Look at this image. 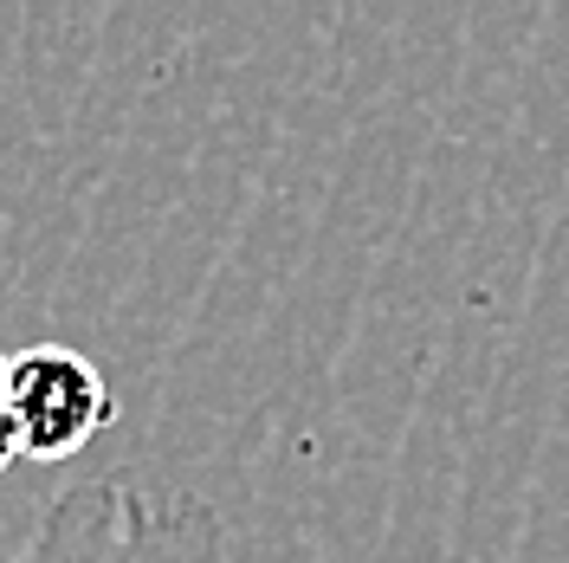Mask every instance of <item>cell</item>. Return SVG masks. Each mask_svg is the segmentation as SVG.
Segmentation results:
<instances>
[{
  "label": "cell",
  "mask_w": 569,
  "mask_h": 563,
  "mask_svg": "<svg viewBox=\"0 0 569 563\" xmlns=\"http://www.w3.org/2000/svg\"><path fill=\"white\" fill-rule=\"evenodd\" d=\"M0 563H233V544L194 493L78 480L46 505L20 551H0Z\"/></svg>",
  "instance_id": "obj_1"
},
{
  "label": "cell",
  "mask_w": 569,
  "mask_h": 563,
  "mask_svg": "<svg viewBox=\"0 0 569 563\" xmlns=\"http://www.w3.org/2000/svg\"><path fill=\"white\" fill-rule=\"evenodd\" d=\"M7 388H13L20 460H71L117 422V395H110L104 369L66 344L20 350L7 363Z\"/></svg>",
  "instance_id": "obj_2"
},
{
  "label": "cell",
  "mask_w": 569,
  "mask_h": 563,
  "mask_svg": "<svg viewBox=\"0 0 569 563\" xmlns=\"http://www.w3.org/2000/svg\"><path fill=\"white\" fill-rule=\"evenodd\" d=\"M7 363H13V356H0V473H7V466H20V427H13V388H7Z\"/></svg>",
  "instance_id": "obj_3"
}]
</instances>
